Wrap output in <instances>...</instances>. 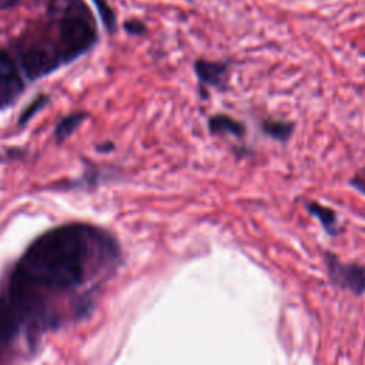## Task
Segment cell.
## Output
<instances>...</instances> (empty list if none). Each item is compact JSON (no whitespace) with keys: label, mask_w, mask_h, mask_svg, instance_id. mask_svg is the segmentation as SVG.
Here are the masks:
<instances>
[{"label":"cell","mask_w":365,"mask_h":365,"mask_svg":"<svg viewBox=\"0 0 365 365\" xmlns=\"http://www.w3.org/2000/svg\"><path fill=\"white\" fill-rule=\"evenodd\" d=\"M96 1H97V4H98V9H100V11H101L103 17H104L106 24H107L108 27H113V24H114V17H113L111 11L108 10L107 4H106L104 1H101V0H96Z\"/></svg>","instance_id":"obj_12"},{"label":"cell","mask_w":365,"mask_h":365,"mask_svg":"<svg viewBox=\"0 0 365 365\" xmlns=\"http://www.w3.org/2000/svg\"><path fill=\"white\" fill-rule=\"evenodd\" d=\"M208 128L211 134H231L234 137H244L247 133V128L242 123L235 120L231 115L227 114H215L208 118Z\"/></svg>","instance_id":"obj_7"},{"label":"cell","mask_w":365,"mask_h":365,"mask_svg":"<svg viewBox=\"0 0 365 365\" xmlns=\"http://www.w3.org/2000/svg\"><path fill=\"white\" fill-rule=\"evenodd\" d=\"M198 80L202 84H208L211 87H217L222 90L225 87L227 78V66L217 61L197 60L194 64Z\"/></svg>","instance_id":"obj_6"},{"label":"cell","mask_w":365,"mask_h":365,"mask_svg":"<svg viewBox=\"0 0 365 365\" xmlns=\"http://www.w3.org/2000/svg\"><path fill=\"white\" fill-rule=\"evenodd\" d=\"M23 91V81L11 57L0 51V108L11 106Z\"/></svg>","instance_id":"obj_4"},{"label":"cell","mask_w":365,"mask_h":365,"mask_svg":"<svg viewBox=\"0 0 365 365\" xmlns=\"http://www.w3.org/2000/svg\"><path fill=\"white\" fill-rule=\"evenodd\" d=\"M60 36L68 53L77 54L88 48L94 40L91 26L81 17L70 16L61 21Z\"/></svg>","instance_id":"obj_3"},{"label":"cell","mask_w":365,"mask_h":365,"mask_svg":"<svg viewBox=\"0 0 365 365\" xmlns=\"http://www.w3.org/2000/svg\"><path fill=\"white\" fill-rule=\"evenodd\" d=\"M305 208L308 210V212L315 217L319 224L322 225V228L325 230L327 234L329 235H336V227H338V220H336V214L334 212V210H331L329 207L321 205L317 201H309L305 204Z\"/></svg>","instance_id":"obj_8"},{"label":"cell","mask_w":365,"mask_h":365,"mask_svg":"<svg viewBox=\"0 0 365 365\" xmlns=\"http://www.w3.org/2000/svg\"><path fill=\"white\" fill-rule=\"evenodd\" d=\"M83 120V114H73V115H68L58 125H57V130H56V137L57 140H63L66 138L67 135H70L81 123Z\"/></svg>","instance_id":"obj_10"},{"label":"cell","mask_w":365,"mask_h":365,"mask_svg":"<svg viewBox=\"0 0 365 365\" xmlns=\"http://www.w3.org/2000/svg\"><path fill=\"white\" fill-rule=\"evenodd\" d=\"M17 3V0H0V9H7L11 7Z\"/></svg>","instance_id":"obj_14"},{"label":"cell","mask_w":365,"mask_h":365,"mask_svg":"<svg viewBox=\"0 0 365 365\" xmlns=\"http://www.w3.org/2000/svg\"><path fill=\"white\" fill-rule=\"evenodd\" d=\"M118 247L104 231L71 224L36 240L11 272L0 295V319L21 332L23 327L51 321L53 294L74 289L93 274L118 262Z\"/></svg>","instance_id":"obj_1"},{"label":"cell","mask_w":365,"mask_h":365,"mask_svg":"<svg viewBox=\"0 0 365 365\" xmlns=\"http://www.w3.org/2000/svg\"><path fill=\"white\" fill-rule=\"evenodd\" d=\"M325 264L329 281L355 295L365 294V265L345 264L332 252H325Z\"/></svg>","instance_id":"obj_2"},{"label":"cell","mask_w":365,"mask_h":365,"mask_svg":"<svg viewBox=\"0 0 365 365\" xmlns=\"http://www.w3.org/2000/svg\"><path fill=\"white\" fill-rule=\"evenodd\" d=\"M57 66L56 57L43 48H30L21 57V67L27 77L37 78L47 74Z\"/></svg>","instance_id":"obj_5"},{"label":"cell","mask_w":365,"mask_h":365,"mask_svg":"<svg viewBox=\"0 0 365 365\" xmlns=\"http://www.w3.org/2000/svg\"><path fill=\"white\" fill-rule=\"evenodd\" d=\"M349 185L354 187L356 191H359L361 194L365 195V168H362L361 171H358V173L349 180Z\"/></svg>","instance_id":"obj_11"},{"label":"cell","mask_w":365,"mask_h":365,"mask_svg":"<svg viewBox=\"0 0 365 365\" xmlns=\"http://www.w3.org/2000/svg\"><path fill=\"white\" fill-rule=\"evenodd\" d=\"M125 29L133 34H140L144 31V26L137 20H131V21L125 23Z\"/></svg>","instance_id":"obj_13"},{"label":"cell","mask_w":365,"mask_h":365,"mask_svg":"<svg viewBox=\"0 0 365 365\" xmlns=\"http://www.w3.org/2000/svg\"><path fill=\"white\" fill-rule=\"evenodd\" d=\"M261 130L265 135L277 141H287L294 133V123L282 120H264L261 123Z\"/></svg>","instance_id":"obj_9"}]
</instances>
